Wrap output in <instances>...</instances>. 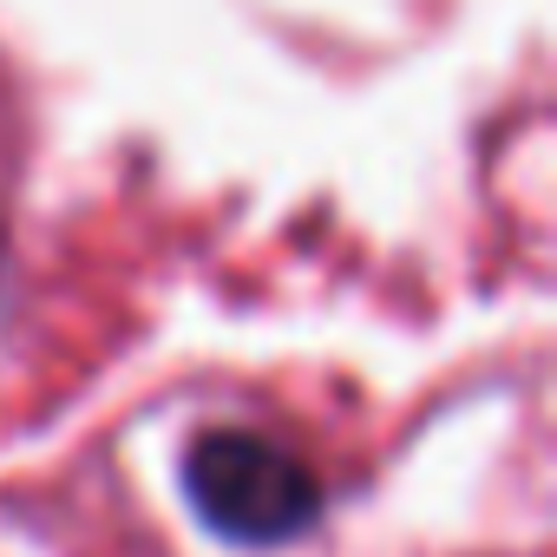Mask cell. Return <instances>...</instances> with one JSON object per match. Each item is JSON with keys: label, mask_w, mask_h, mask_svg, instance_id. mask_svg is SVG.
I'll return each mask as SVG.
<instances>
[{"label": "cell", "mask_w": 557, "mask_h": 557, "mask_svg": "<svg viewBox=\"0 0 557 557\" xmlns=\"http://www.w3.org/2000/svg\"><path fill=\"white\" fill-rule=\"evenodd\" d=\"M184 492L223 544L249 550L289 544L322 518V479L309 459L249 426H203L184 453Z\"/></svg>", "instance_id": "obj_1"}]
</instances>
